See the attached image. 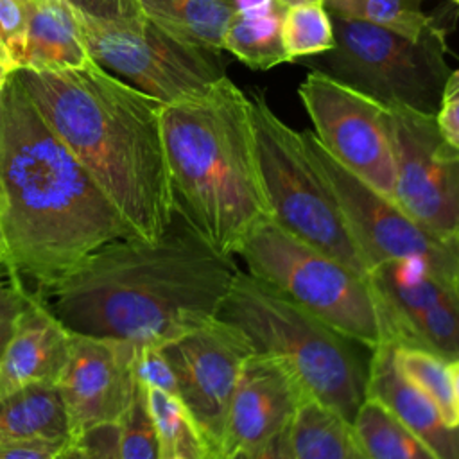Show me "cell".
<instances>
[{"label": "cell", "mask_w": 459, "mask_h": 459, "mask_svg": "<svg viewBox=\"0 0 459 459\" xmlns=\"http://www.w3.org/2000/svg\"><path fill=\"white\" fill-rule=\"evenodd\" d=\"M452 2H455V4H459V0H452Z\"/></svg>", "instance_id": "46"}, {"label": "cell", "mask_w": 459, "mask_h": 459, "mask_svg": "<svg viewBox=\"0 0 459 459\" xmlns=\"http://www.w3.org/2000/svg\"><path fill=\"white\" fill-rule=\"evenodd\" d=\"M235 255L251 276L353 342L369 350L394 342L391 323L369 280L296 238L273 219L249 230Z\"/></svg>", "instance_id": "6"}, {"label": "cell", "mask_w": 459, "mask_h": 459, "mask_svg": "<svg viewBox=\"0 0 459 459\" xmlns=\"http://www.w3.org/2000/svg\"><path fill=\"white\" fill-rule=\"evenodd\" d=\"M91 61L70 0H29L27 43L22 68L65 72Z\"/></svg>", "instance_id": "19"}, {"label": "cell", "mask_w": 459, "mask_h": 459, "mask_svg": "<svg viewBox=\"0 0 459 459\" xmlns=\"http://www.w3.org/2000/svg\"><path fill=\"white\" fill-rule=\"evenodd\" d=\"M0 59L4 61V63H7V59H5V56H4V52H2V47H0ZM7 66H9V63H7ZM11 68V66H9ZM13 70V68H11Z\"/></svg>", "instance_id": "43"}, {"label": "cell", "mask_w": 459, "mask_h": 459, "mask_svg": "<svg viewBox=\"0 0 459 459\" xmlns=\"http://www.w3.org/2000/svg\"><path fill=\"white\" fill-rule=\"evenodd\" d=\"M298 95L323 149L393 201L396 172L387 106L317 70L307 74Z\"/></svg>", "instance_id": "11"}, {"label": "cell", "mask_w": 459, "mask_h": 459, "mask_svg": "<svg viewBox=\"0 0 459 459\" xmlns=\"http://www.w3.org/2000/svg\"><path fill=\"white\" fill-rule=\"evenodd\" d=\"M423 0H325V9L337 18L387 29L409 39H420L436 18L421 9Z\"/></svg>", "instance_id": "26"}, {"label": "cell", "mask_w": 459, "mask_h": 459, "mask_svg": "<svg viewBox=\"0 0 459 459\" xmlns=\"http://www.w3.org/2000/svg\"><path fill=\"white\" fill-rule=\"evenodd\" d=\"M285 7H292V5H301V4H325V0H276Z\"/></svg>", "instance_id": "42"}, {"label": "cell", "mask_w": 459, "mask_h": 459, "mask_svg": "<svg viewBox=\"0 0 459 459\" xmlns=\"http://www.w3.org/2000/svg\"><path fill=\"white\" fill-rule=\"evenodd\" d=\"M30 100L136 237L158 238L176 213L161 102L93 59L77 70H14Z\"/></svg>", "instance_id": "3"}, {"label": "cell", "mask_w": 459, "mask_h": 459, "mask_svg": "<svg viewBox=\"0 0 459 459\" xmlns=\"http://www.w3.org/2000/svg\"><path fill=\"white\" fill-rule=\"evenodd\" d=\"M394 364L407 382L436 403L448 425H459L448 362L445 359L423 348L394 344Z\"/></svg>", "instance_id": "27"}, {"label": "cell", "mask_w": 459, "mask_h": 459, "mask_svg": "<svg viewBox=\"0 0 459 459\" xmlns=\"http://www.w3.org/2000/svg\"><path fill=\"white\" fill-rule=\"evenodd\" d=\"M75 14L90 57L161 104L197 95L226 75L219 52L174 39L136 7L106 16L75 7Z\"/></svg>", "instance_id": "9"}, {"label": "cell", "mask_w": 459, "mask_h": 459, "mask_svg": "<svg viewBox=\"0 0 459 459\" xmlns=\"http://www.w3.org/2000/svg\"><path fill=\"white\" fill-rule=\"evenodd\" d=\"M160 350L176 375L178 398L212 457L222 437L231 394L253 348L237 328L215 317L165 342Z\"/></svg>", "instance_id": "13"}, {"label": "cell", "mask_w": 459, "mask_h": 459, "mask_svg": "<svg viewBox=\"0 0 459 459\" xmlns=\"http://www.w3.org/2000/svg\"><path fill=\"white\" fill-rule=\"evenodd\" d=\"M351 427L368 459H437L382 403L366 398Z\"/></svg>", "instance_id": "24"}, {"label": "cell", "mask_w": 459, "mask_h": 459, "mask_svg": "<svg viewBox=\"0 0 459 459\" xmlns=\"http://www.w3.org/2000/svg\"><path fill=\"white\" fill-rule=\"evenodd\" d=\"M247 97L269 217L296 238L368 278L362 249L337 195L308 156L303 134L274 115L262 91Z\"/></svg>", "instance_id": "7"}, {"label": "cell", "mask_w": 459, "mask_h": 459, "mask_svg": "<svg viewBox=\"0 0 459 459\" xmlns=\"http://www.w3.org/2000/svg\"><path fill=\"white\" fill-rule=\"evenodd\" d=\"M161 134L176 213L231 256L269 217L249 97L221 77L204 91L161 106Z\"/></svg>", "instance_id": "4"}, {"label": "cell", "mask_w": 459, "mask_h": 459, "mask_svg": "<svg viewBox=\"0 0 459 459\" xmlns=\"http://www.w3.org/2000/svg\"><path fill=\"white\" fill-rule=\"evenodd\" d=\"M308 156L337 195L368 269L382 262L416 260L430 273L459 281V240L430 231L337 163L314 131H301ZM369 273V271H368Z\"/></svg>", "instance_id": "10"}, {"label": "cell", "mask_w": 459, "mask_h": 459, "mask_svg": "<svg viewBox=\"0 0 459 459\" xmlns=\"http://www.w3.org/2000/svg\"><path fill=\"white\" fill-rule=\"evenodd\" d=\"M448 373H450V382H452L455 407H457V412H459V360L448 362Z\"/></svg>", "instance_id": "39"}, {"label": "cell", "mask_w": 459, "mask_h": 459, "mask_svg": "<svg viewBox=\"0 0 459 459\" xmlns=\"http://www.w3.org/2000/svg\"><path fill=\"white\" fill-rule=\"evenodd\" d=\"M79 443L84 450V459H120L118 423L93 427L79 437Z\"/></svg>", "instance_id": "33"}, {"label": "cell", "mask_w": 459, "mask_h": 459, "mask_svg": "<svg viewBox=\"0 0 459 459\" xmlns=\"http://www.w3.org/2000/svg\"><path fill=\"white\" fill-rule=\"evenodd\" d=\"M143 389L160 445V459L174 455L183 459H210V450L181 400L156 387Z\"/></svg>", "instance_id": "25"}, {"label": "cell", "mask_w": 459, "mask_h": 459, "mask_svg": "<svg viewBox=\"0 0 459 459\" xmlns=\"http://www.w3.org/2000/svg\"><path fill=\"white\" fill-rule=\"evenodd\" d=\"M217 319L237 328L255 353L278 359L308 398L353 421L366 400L369 360L351 339L240 269Z\"/></svg>", "instance_id": "5"}, {"label": "cell", "mask_w": 459, "mask_h": 459, "mask_svg": "<svg viewBox=\"0 0 459 459\" xmlns=\"http://www.w3.org/2000/svg\"><path fill=\"white\" fill-rule=\"evenodd\" d=\"M68 348L70 332L30 294L0 357V398L30 384H57Z\"/></svg>", "instance_id": "17"}, {"label": "cell", "mask_w": 459, "mask_h": 459, "mask_svg": "<svg viewBox=\"0 0 459 459\" xmlns=\"http://www.w3.org/2000/svg\"><path fill=\"white\" fill-rule=\"evenodd\" d=\"M394 203L443 238L459 240V158L443 140L436 115L391 104Z\"/></svg>", "instance_id": "12"}, {"label": "cell", "mask_w": 459, "mask_h": 459, "mask_svg": "<svg viewBox=\"0 0 459 459\" xmlns=\"http://www.w3.org/2000/svg\"><path fill=\"white\" fill-rule=\"evenodd\" d=\"M134 235L11 72L0 106V237L5 260L36 285L102 244Z\"/></svg>", "instance_id": "2"}, {"label": "cell", "mask_w": 459, "mask_h": 459, "mask_svg": "<svg viewBox=\"0 0 459 459\" xmlns=\"http://www.w3.org/2000/svg\"><path fill=\"white\" fill-rule=\"evenodd\" d=\"M136 9L174 39L212 52L222 39L237 11L233 0H133Z\"/></svg>", "instance_id": "21"}, {"label": "cell", "mask_w": 459, "mask_h": 459, "mask_svg": "<svg viewBox=\"0 0 459 459\" xmlns=\"http://www.w3.org/2000/svg\"><path fill=\"white\" fill-rule=\"evenodd\" d=\"M281 38L289 61H301L332 50L335 38L330 13L323 4L287 7L281 22Z\"/></svg>", "instance_id": "28"}, {"label": "cell", "mask_w": 459, "mask_h": 459, "mask_svg": "<svg viewBox=\"0 0 459 459\" xmlns=\"http://www.w3.org/2000/svg\"><path fill=\"white\" fill-rule=\"evenodd\" d=\"M294 459H368L348 420L305 398L289 427Z\"/></svg>", "instance_id": "22"}, {"label": "cell", "mask_w": 459, "mask_h": 459, "mask_svg": "<svg viewBox=\"0 0 459 459\" xmlns=\"http://www.w3.org/2000/svg\"><path fill=\"white\" fill-rule=\"evenodd\" d=\"M233 2L238 13H251V11H260L269 7L274 0H233Z\"/></svg>", "instance_id": "37"}, {"label": "cell", "mask_w": 459, "mask_h": 459, "mask_svg": "<svg viewBox=\"0 0 459 459\" xmlns=\"http://www.w3.org/2000/svg\"><path fill=\"white\" fill-rule=\"evenodd\" d=\"M11 72H14V70H11V68L7 66V63H4V61L0 59V106H2V90H4L5 79H7V75H9Z\"/></svg>", "instance_id": "41"}, {"label": "cell", "mask_w": 459, "mask_h": 459, "mask_svg": "<svg viewBox=\"0 0 459 459\" xmlns=\"http://www.w3.org/2000/svg\"><path fill=\"white\" fill-rule=\"evenodd\" d=\"M0 256H4V247H2V237H0ZM5 258V256H4Z\"/></svg>", "instance_id": "44"}, {"label": "cell", "mask_w": 459, "mask_h": 459, "mask_svg": "<svg viewBox=\"0 0 459 459\" xmlns=\"http://www.w3.org/2000/svg\"><path fill=\"white\" fill-rule=\"evenodd\" d=\"M332 50L301 59L369 97L437 115L452 74L445 59L446 30L439 22L420 38L409 39L387 29L332 16Z\"/></svg>", "instance_id": "8"}, {"label": "cell", "mask_w": 459, "mask_h": 459, "mask_svg": "<svg viewBox=\"0 0 459 459\" xmlns=\"http://www.w3.org/2000/svg\"><path fill=\"white\" fill-rule=\"evenodd\" d=\"M27 25L29 0H0V47L13 70L23 65Z\"/></svg>", "instance_id": "31"}, {"label": "cell", "mask_w": 459, "mask_h": 459, "mask_svg": "<svg viewBox=\"0 0 459 459\" xmlns=\"http://www.w3.org/2000/svg\"><path fill=\"white\" fill-rule=\"evenodd\" d=\"M452 151H454V154H455V156H457V158H459V151H455V149H454V147H452Z\"/></svg>", "instance_id": "45"}, {"label": "cell", "mask_w": 459, "mask_h": 459, "mask_svg": "<svg viewBox=\"0 0 459 459\" xmlns=\"http://www.w3.org/2000/svg\"><path fill=\"white\" fill-rule=\"evenodd\" d=\"M134 357L136 346L129 341L70 332L57 387L75 439L93 427L120 421L138 387Z\"/></svg>", "instance_id": "15"}, {"label": "cell", "mask_w": 459, "mask_h": 459, "mask_svg": "<svg viewBox=\"0 0 459 459\" xmlns=\"http://www.w3.org/2000/svg\"><path fill=\"white\" fill-rule=\"evenodd\" d=\"M72 441L29 439L0 443V459H56Z\"/></svg>", "instance_id": "34"}, {"label": "cell", "mask_w": 459, "mask_h": 459, "mask_svg": "<svg viewBox=\"0 0 459 459\" xmlns=\"http://www.w3.org/2000/svg\"><path fill=\"white\" fill-rule=\"evenodd\" d=\"M436 122L443 140L450 147L459 151V95L448 100H443L436 115Z\"/></svg>", "instance_id": "36"}, {"label": "cell", "mask_w": 459, "mask_h": 459, "mask_svg": "<svg viewBox=\"0 0 459 459\" xmlns=\"http://www.w3.org/2000/svg\"><path fill=\"white\" fill-rule=\"evenodd\" d=\"M75 441L57 384H30L0 398V443Z\"/></svg>", "instance_id": "20"}, {"label": "cell", "mask_w": 459, "mask_h": 459, "mask_svg": "<svg viewBox=\"0 0 459 459\" xmlns=\"http://www.w3.org/2000/svg\"><path fill=\"white\" fill-rule=\"evenodd\" d=\"M393 328L394 342L459 360V281L430 273L421 262L394 260L369 269Z\"/></svg>", "instance_id": "14"}, {"label": "cell", "mask_w": 459, "mask_h": 459, "mask_svg": "<svg viewBox=\"0 0 459 459\" xmlns=\"http://www.w3.org/2000/svg\"><path fill=\"white\" fill-rule=\"evenodd\" d=\"M56 459H84V450H82L79 439L68 443Z\"/></svg>", "instance_id": "38"}, {"label": "cell", "mask_w": 459, "mask_h": 459, "mask_svg": "<svg viewBox=\"0 0 459 459\" xmlns=\"http://www.w3.org/2000/svg\"><path fill=\"white\" fill-rule=\"evenodd\" d=\"M238 267L181 215L154 240H109L34 296L74 333L163 346L217 317Z\"/></svg>", "instance_id": "1"}, {"label": "cell", "mask_w": 459, "mask_h": 459, "mask_svg": "<svg viewBox=\"0 0 459 459\" xmlns=\"http://www.w3.org/2000/svg\"><path fill=\"white\" fill-rule=\"evenodd\" d=\"M371 351L366 398L382 403L437 459H459V425H448L436 403L400 375L394 342Z\"/></svg>", "instance_id": "18"}, {"label": "cell", "mask_w": 459, "mask_h": 459, "mask_svg": "<svg viewBox=\"0 0 459 459\" xmlns=\"http://www.w3.org/2000/svg\"><path fill=\"white\" fill-rule=\"evenodd\" d=\"M459 95V68L452 70L448 81H446V86H445V93H443V100H448L452 97H457Z\"/></svg>", "instance_id": "40"}, {"label": "cell", "mask_w": 459, "mask_h": 459, "mask_svg": "<svg viewBox=\"0 0 459 459\" xmlns=\"http://www.w3.org/2000/svg\"><path fill=\"white\" fill-rule=\"evenodd\" d=\"M210 459H294L289 429L260 446L235 452L230 455H213Z\"/></svg>", "instance_id": "35"}, {"label": "cell", "mask_w": 459, "mask_h": 459, "mask_svg": "<svg viewBox=\"0 0 459 459\" xmlns=\"http://www.w3.org/2000/svg\"><path fill=\"white\" fill-rule=\"evenodd\" d=\"M20 273L0 256V357L16 328L18 317L30 299Z\"/></svg>", "instance_id": "30"}, {"label": "cell", "mask_w": 459, "mask_h": 459, "mask_svg": "<svg viewBox=\"0 0 459 459\" xmlns=\"http://www.w3.org/2000/svg\"><path fill=\"white\" fill-rule=\"evenodd\" d=\"M285 9L274 0L260 11H235L222 39V50H228L253 70H269L287 63L289 56L281 38Z\"/></svg>", "instance_id": "23"}, {"label": "cell", "mask_w": 459, "mask_h": 459, "mask_svg": "<svg viewBox=\"0 0 459 459\" xmlns=\"http://www.w3.org/2000/svg\"><path fill=\"white\" fill-rule=\"evenodd\" d=\"M118 430L120 459H160V445L142 384H138L131 405L120 418Z\"/></svg>", "instance_id": "29"}, {"label": "cell", "mask_w": 459, "mask_h": 459, "mask_svg": "<svg viewBox=\"0 0 459 459\" xmlns=\"http://www.w3.org/2000/svg\"><path fill=\"white\" fill-rule=\"evenodd\" d=\"M134 378L143 387H156L178 396L176 375L160 346H140L134 357Z\"/></svg>", "instance_id": "32"}, {"label": "cell", "mask_w": 459, "mask_h": 459, "mask_svg": "<svg viewBox=\"0 0 459 459\" xmlns=\"http://www.w3.org/2000/svg\"><path fill=\"white\" fill-rule=\"evenodd\" d=\"M305 398L292 373L278 359L253 351L231 394L222 437L213 455L249 450L281 434L290 427Z\"/></svg>", "instance_id": "16"}]
</instances>
